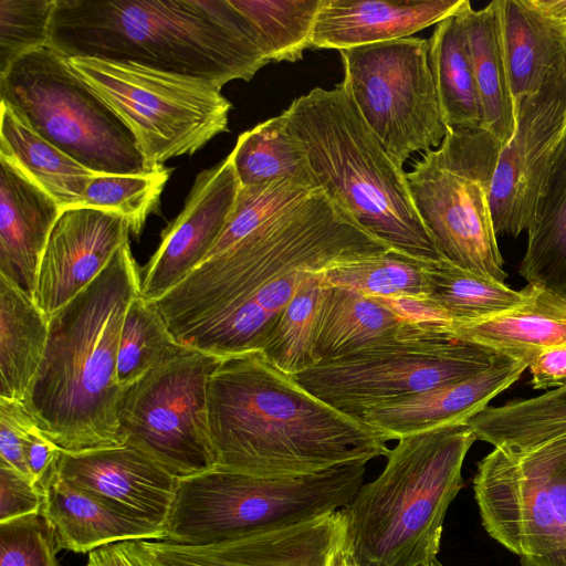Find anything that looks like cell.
Returning a JSON list of instances; mask_svg holds the SVG:
<instances>
[{
	"mask_svg": "<svg viewBox=\"0 0 566 566\" xmlns=\"http://www.w3.org/2000/svg\"><path fill=\"white\" fill-rule=\"evenodd\" d=\"M473 492L485 532L522 566H566V439L494 448L476 465Z\"/></svg>",
	"mask_w": 566,
	"mask_h": 566,
	"instance_id": "8fae6325",
	"label": "cell"
},
{
	"mask_svg": "<svg viewBox=\"0 0 566 566\" xmlns=\"http://www.w3.org/2000/svg\"><path fill=\"white\" fill-rule=\"evenodd\" d=\"M566 70L516 109V128L502 146L493 175L491 211L496 235L518 237L532 226L564 135Z\"/></svg>",
	"mask_w": 566,
	"mask_h": 566,
	"instance_id": "9a60e30c",
	"label": "cell"
},
{
	"mask_svg": "<svg viewBox=\"0 0 566 566\" xmlns=\"http://www.w3.org/2000/svg\"><path fill=\"white\" fill-rule=\"evenodd\" d=\"M533 389H558L566 387V346L547 349L530 364Z\"/></svg>",
	"mask_w": 566,
	"mask_h": 566,
	"instance_id": "f6af8a7d",
	"label": "cell"
},
{
	"mask_svg": "<svg viewBox=\"0 0 566 566\" xmlns=\"http://www.w3.org/2000/svg\"><path fill=\"white\" fill-rule=\"evenodd\" d=\"M325 192L364 229L408 256L446 258L420 219L406 172L389 156L342 85L313 88L284 111Z\"/></svg>",
	"mask_w": 566,
	"mask_h": 566,
	"instance_id": "5b68a950",
	"label": "cell"
},
{
	"mask_svg": "<svg viewBox=\"0 0 566 566\" xmlns=\"http://www.w3.org/2000/svg\"><path fill=\"white\" fill-rule=\"evenodd\" d=\"M390 251L322 187L283 177L240 187L205 261L154 303L186 346L219 357L261 350L308 274Z\"/></svg>",
	"mask_w": 566,
	"mask_h": 566,
	"instance_id": "6da1fadb",
	"label": "cell"
},
{
	"mask_svg": "<svg viewBox=\"0 0 566 566\" xmlns=\"http://www.w3.org/2000/svg\"><path fill=\"white\" fill-rule=\"evenodd\" d=\"M431 294L429 300L453 321L485 318L525 302L530 287L521 291L505 283L480 276L449 259L427 264Z\"/></svg>",
	"mask_w": 566,
	"mask_h": 566,
	"instance_id": "836d02e7",
	"label": "cell"
},
{
	"mask_svg": "<svg viewBox=\"0 0 566 566\" xmlns=\"http://www.w3.org/2000/svg\"><path fill=\"white\" fill-rule=\"evenodd\" d=\"M43 491L28 476L0 463V523L41 512Z\"/></svg>",
	"mask_w": 566,
	"mask_h": 566,
	"instance_id": "7bdbcfd3",
	"label": "cell"
},
{
	"mask_svg": "<svg viewBox=\"0 0 566 566\" xmlns=\"http://www.w3.org/2000/svg\"><path fill=\"white\" fill-rule=\"evenodd\" d=\"M344 524L342 509L283 528L208 545L137 542L148 566H325Z\"/></svg>",
	"mask_w": 566,
	"mask_h": 566,
	"instance_id": "e0dca14e",
	"label": "cell"
},
{
	"mask_svg": "<svg viewBox=\"0 0 566 566\" xmlns=\"http://www.w3.org/2000/svg\"><path fill=\"white\" fill-rule=\"evenodd\" d=\"M461 9L436 24L429 40L430 66L442 120L449 130L483 128Z\"/></svg>",
	"mask_w": 566,
	"mask_h": 566,
	"instance_id": "f546056e",
	"label": "cell"
},
{
	"mask_svg": "<svg viewBox=\"0 0 566 566\" xmlns=\"http://www.w3.org/2000/svg\"><path fill=\"white\" fill-rule=\"evenodd\" d=\"M501 143L486 129H451L406 172L413 206L440 251L457 265L504 283L491 211Z\"/></svg>",
	"mask_w": 566,
	"mask_h": 566,
	"instance_id": "9c48e42d",
	"label": "cell"
},
{
	"mask_svg": "<svg viewBox=\"0 0 566 566\" xmlns=\"http://www.w3.org/2000/svg\"><path fill=\"white\" fill-rule=\"evenodd\" d=\"M499 355L464 342L401 338L319 361L294 377L313 396L359 420L376 407L469 378Z\"/></svg>",
	"mask_w": 566,
	"mask_h": 566,
	"instance_id": "4fadbf2b",
	"label": "cell"
},
{
	"mask_svg": "<svg viewBox=\"0 0 566 566\" xmlns=\"http://www.w3.org/2000/svg\"><path fill=\"white\" fill-rule=\"evenodd\" d=\"M397 441L382 472L343 507L360 566H422L437 558L444 517L463 486V462L476 437L458 423Z\"/></svg>",
	"mask_w": 566,
	"mask_h": 566,
	"instance_id": "8992f818",
	"label": "cell"
},
{
	"mask_svg": "<svg viewBox=\"0 0 566 566\" xmlns=\"http://www.w3.org/2000/svg\"><path fill=\"white\" fill-rule=\"evenodd\" d=\"M128 222L116 213L75 207L63 210L39 266L33 300L50 317L91 284L128 241Z\"/></svg>",
	"mask_w": 566,
	"mask_h": 566,
	"instance_id": "ac0fdd59",
	"label": "cell"
},
{
	"mask_svg": "<svg viewBox=\"0 0 566 566\" xmlns=\"http://www.w3.org/2000/svg\"><path fill=\"white\" fill-rule=\"evenodd\" d=\"M138 294L140 275L127 241L49 317L46 349L25 406L62 451L123 444L118 409L126 388L117 381V356L126 311Z\"/></svg>",
	"mask_w": 566,
	"mask_h": 566,
	"instance_id": "277c9868",
	"label": "cell"
},
{
	"mask_svg": "<svg viewBox=\"0 0 566 566\" xmlns=\"http://www.w3.org/2000/svg\"><path fill=\"white\" fill-rule=\"evenodd\" d=\"M230 154L241 187L283 177L319 187L306 148L291 130L284 112L243 132Z\"/></svg>",
	"mask_w": 566,
	"mask_h": 566,
	"instance_id": "d6a6232c",
	"label": "cell"
},
{
	"mask_svg": "<svg viewBox=\"0 0 566 566\" xmlns=\"http://www.w3.org/2000/svg\"><path fill=\"white\" fill-rule=\"evenodd\" d=\"M340 83L396 164L437 149L449 129L438 101L429 41L408 36L339 51Z\"/></svg>",
	"mask_w": 566,
	"mask_h": 566,
	"instance_id": "7c38bea8",
	"label": "cell"
},
{
	"mask_svg": "<svg viewBox=\"0 0 566 566\" xmlns=\"http://www.w3.org/2000/svg\"><path fill=\"white\" fill-rule=\"evenodd\" d=\"M427 264L390 251L332 268L324 272V281L373 298L427 300L431 294Z\"/></svg>",
	"mask_w": 566,
	"mask_h": 566,
	"instance_id": "d590c367",
	"label": "cell"
},
{
	"mask_svg": "<svg viewBox=\"0 0 566 566\" xmlns=\"http://www.w3.org/2000/svg\"><path fill=\"white\" fill-rule=\"evenodd\" d=\"M325 566H360L349 541L346 516L345 524L328 554Z\"/></svg>",
	"mask_w": 566,
	"mask_h": 566,
	"instance_id": "c3c4849f",
	"label": "cell"
},
{
	"mask_svg": "<svg viewBox=\"0 0 566 566\" xmlns=\"http://www.w3.org/2000/svg\"><path fill=\"white\" fill-rule=\"evenodd\" d=\"M190 348L174 337L155 303L138 294L130 302L122 326L117 381L127 388L147 371Z\"/></svg>",
	"mask_w": 566,
	"mask_h": 566,
	"instance_id": "8d00e7d4",
	"label": "cell"
},
{
	"mask_svg": "<svg viewBox=\"0 0 566 566\" xmlns=\"http://www.w3.org/2000/svg\"><path fill=\"white\" fill-rule=\"evenodd\" d=\"M422 566H443L438 558L431 559L430 562L423 564Z\"/></svg>",
	"mask_w": 566,
	"mask_h": 566,
	"instance_id": "681fc988",
	"label": "cell"
},
{
	"mask_svg": "<svg viewBox=\"0 0 566 566\" xmlns=\"http://www.w3.org/2000/svg\"><path fill=\"white\" fill-rule=\"evenodd\" d=\"M503 41L515 109L566 70V35L525 0H502Z\"/></svg>",
	"mask_w": 566,
	"mask_h": 566,
	"instance_id": "83f0119b",
	"label": "cell"
},
{
	"mask_svg": "<svg viewBox=\"0 0 566 566\" xmlns=\"http://www.w3.org/2000/svg\"><path fill=\"white\" fill-rule=\"evenodd\" d=\"M465 0H322L312 48L346 50L408 38L455 14Z\"/></svg>",
	"mask_w": 566,
	"mask_h": 566,
	"instance_id": "44dd1931",
	"label": "cell"
},
{
	"mask_svg": "<svg viewBox=\"0 0 566 566\" xmlns=\"http://www.w3.org/2000/svg\"><path fill=\"white\" fill-rule=\"evenodd\" d=\"M87 566H148L137 541L105 545L88 554Z\"/></svg>",
	"mask_w": 566,
	"mask_h": 566,
	"instance_id": "bcb514c9",
	"label": "cell"
},
{
	"mask_svg": "<svg viewBox=\"0 0 566 566\" xmlns=\"http://www.w3.org/2000/svg\"><path fill=\"white\" fill-rule=\"evenodd\" d=\"M367 462L313 474L255 476L213 468L179 479L164 541L208 545L283 528L347 506Z\"/></svg>",
	"mask_w": 566,
	"mask_h": 566,
	"instance_id": "52a82bcc",
	"label": "cell"
},
{
	"mask_svg": "<svg viewBox=\"0 0 566 566\" xmlns=\"http://www.w3.org/2000/svg\"><path fill=\"white\" fill-rule=\"evenodd\" d=\"M34 420L35 418L25 403L0 398V463L12 468L30 480L24 459L23 437Z\"/></svg>",
	"mask_w": 566,
	"mask_h": 566,
	"instance_id": "b9f144b4",
	"label": "cell"
},
{
	"mask_svg": "<svg viewBox=\"0 0 566 566\" xmlns=\"http://www.w3.org/2000/svg\"><path fill=\"white\" fill-rule=\"evenodd\" d=\"M0 97L41 137L95 174L151 171L124 120L50 45L0 74Z\"/></svg>",
	"mask_w": 566,
	"mask_h": 566,
	"instance_id": "ba28073f",
	"label": "cell"
},
{
	"mask_svg": "<svg viewBox=\"0 0 566 566\" xmlns=\"http://www.w3.org/2000/svg\"><path fill=\"white\" fill-rule=\"evenodd\" d=\"M527 284L566 297V135L559 142L552 171L520 266Z\"/></svg>",
	"mask_w": 566,
	"mask_h": 566,
	"instance_id": "4dcf8cb0",
	"label": "cell"
},
{
	"mask_svg": "<svg viewBox=\"0 0 566 566\" xmlns=\"http://www.w3.org/2000/svg\"><path fill=\"white\" fill-rule=\"evenodd\" d=\"M70 61L132 130L149 170L229 130L232 104L208 81L130 62Z\"/></svg>",
	"mask_w": 566,
	"mask_h": 566,
	"instance_id": "30bf717a",
	"label": "cell"
},
{
	"mask_svg": "<svg viewBox=\"0 0 566 566\" xmlns=\"http://www.w3.org/2000/svg\"><path fill=\"white\" fill-rule=\"evenodd\" d=\"M528 363L499 355L486 369L365 412L359 420L389 441L467 421L520 379Z\"/></svg>",
	"mask_w": 566,
	"mask_h": 566,
	"instance_id": "ffe728a7",
	"label": "cell"
},
{
	"mask_svg": "<svg viewBox=\"0 0 566 566\" xmlns=\"http://www.w3.org/2000/svg\"><path fill=\"white\" fill-rule=\"evenodd\" d=\"M48 45L69 59L130 62L219 88L270 63L230 0H55Z\"/></svg>",
	"mask_w": 566,
	"mask_h": 566,
	"instance_id": "3957f363",
	"label": "cell"
},
{
	"mask_svg": "<svg viewBox=\"0 0 566 566\" xmlns=\"http://www.w3.org/2000/svg\"><path fill=\"white\" fill-rule=\"evenodd\" d=\"M401 338L443 340L376 298L325 283L314 336L317 363Z\"/></svg>",
	"mask_w": 566,
	"mask_h": 566,
	"instance_id": "d4e9b609",
	"label": "cell"
},
{
	"mask_svg": "<svg viewBox=\"0 0 566 566\" xmlns=\"http://www.w3.org/2000/svg\"><path fill=\"white\" fill-rule=\"evenodd\" d=\"M240 187L231 154L197 175L182 210L163 231L142 271L143 297L160 298L205 261L235 207Z\"/></svg>",
	"mask_w": 566,
	"mask_h": 566,
	"instance_id": "2e32d148",
	"label": "cell"
},
{
	"mask_svg": "<svg viewBox=\"0 0 566 566\" xmlns=\"http://www.w3.org/2000/svg\"><path fill=\"white\" fill-rule=\"evenodd\" d=\"M547 22L566 35V0H525Z\"/></svg>",
	"mask_w": 566,
	"mask_h": 566,
	"instance_id": "7dc6e473",
	"label": "cell"
},
{
	"mask_svg": "<svg viewBox=\"0 0 566 566\" xmlns=\"http://www.w3.org/2000/svg\"><path fill=\"white\" fill-rule=\"evenodd\" d=\"M171 171L163 166L136 175H95L86 187L82 207L122 216L129 231L138 235L147 218L158 211Z\"/></svg>",
	"mask_w": 566,
	"mask_h": 566,
	"instance_id": "f35d334b",
	"label": "cell"
},
{
	"mask_svg": "<svg viewBox=\"0 0 566 566\" xmlns=\"http://www.w3.org/2000/svg\"><path fill=\"white\" fill-rule=\"evenodd\" d=\"M0 157L14 164L50 195L62 211L82 207L90 180L98 174L45 140L1 103Z\"/></svg>",
	"mask_w": 566,
	"mask_h": 566,
	"instance_id": "f1b7e54d",
	"label": "cell"
},
{
	"mask_svg": "<svg viewBox=\"0 0 566 566\" xmlns=\"http://www.w3.org/2000/svg\"><path fill=\"white\" fill-rule=\"evenodd\" d=\"M483 113V128L502 146L516 128V109L512 95L503 41L502 0L474 10L465 0L460 11Z\"/></svg>",
	"mask_w": 566,
	"mask_h": 566,
	"instance_id": "484cf974",
	"label": "cell"
},
{
	"mask_svg": "<svg viewBox=\"0 0 566 566\" xmlns=\"http://www.w3.org/2000/svg\"><path fill=\"white\" fill-rule=\"evenodd\" d=\"M23 450L29 475L32 482L42 490L62 450L41 431L36 420L25 430Z\"/></svg>",
	"mask_w": 566,
	"mask_h": 566,
	"instance_id": "ee69618b",
	"label": "cell"
},
{
	"mask_svg": "<svg viewBox=\"0 0 566 566\" xmlns=\"http://www.w3.org/2000/svg\"><path fill=\"white\" fill-rule=\"evenodd\" d=\"M55 0H0V74L49 42Z\"/></svg>",
	"mask_w": 566,
	"mask_h": 566,
	"instance_id": "ab89813d",
	"label": "cell"
},
{
	"mask_svg": "<svg viewBox=\"0 0 566 566\" xmlns=\"http://www.w3.org/2000/svg\"><path fill=\"white\" fill-rule=\"evenodd\" d=\"M57 202L10 160L0 157V275L33 295Z\"/></svg>",
	"mask_w": 566,
	"mask_h": 566,
	"instance_id": "603a6c76",
	"label": "cell"
},
{
	"mask_svg": "<svg viewBox=\"0 0 566 566\" xmlns=\"http://www.w3.org/2000/svg\"><path fill=\"white\" fill-rule=\"evenodd\" d=\"M564 135H566V117H565ZM564 135H563V136H564Z\"/></svg>",
	"mask_w": 566,
	"mask_h": 566,
	"instance_id": "f907efd6",
	"label": "cell"
},
{
	"mask_svg": "<svg viewBox=\"0 0 566 566\" xmlns=\"http://www.w3.org/2000/svg\"><path fill=\"white\" fill-rule=\"evenodd\" d=\"M467 424L494 448L526 450L566 439V387L537 397L488 406Z\"/></svg>",
	"mask_w": 566,
	"mask_h": 566,
	"instance_id": "1f68e13d",
	"label": "cell"
},
{
	"mask_svg": "<svg viewBox=\"0 0 566 566\" xmlns=\"http://www.w3.org/2000/svg\"><path fill=\"white\" fill-rule=\"evenodd\" d=\"M216 467L255 476L313 474L389 452L382 433L347 416L260 350L222 357L208 381Z\"/></svg>",
	"mask_w": 566,
	"mask_h": 566,
	"instance_id": "7a4b0ae2",
	"label": "cell"
},
{
	"mask_svg": "<svg viewBox=\"0 0 566 566\" xmlns=\"http://www.w3.org/2000/svg\"><path fill=\"white\" fill-rule=\"evenodd\" d=\"M54 469L75 486L166 526L179 479L137 447L61 451Z\"/></svg>",
	"mask_w": 566,
	"mask_h": 566,
	"instance_id": "d6986e66",
	"label": "cell"
},
{
	"mask_svg": "<svg viewBox=\"0 0 566 566\" xmlns=\"http://www.w3.org/2000/svg\"><path fill=\"white\" fill-rule=\"evenodd\" d=\"M49 338V316L19 284L0 275V398L27 402Z\"/></svg>",
	"mask_w": 566,
	"mask_h": 566,
	"instance_id": "4316f807",
	"label": "cell"
},
{
	"mask_svg": "<svg viewBox=\"0 0 566 566\" xmlns=\"http://www.w3.org/2000/svg\"><path fill=\"white\" fill-rule=\"evenodd\" d=\"M324 290V272L308 274L276 317L260 350L272 365L291 376L317 364L314 336Z\"/></svg>",
	"mask_w": 566,
	"mask_h": 566,
	"instance_id": "e575fe53",
	"label": "cell"
},
{
	"mask_svg": "<svg viewBox=\"0 0 566 566\" xmlns=\"http://www.w3.org/2000/svg\"><path fill=\"white\" fill-rule=\"evenodd\" d=\"M258 34L270 62H297L312 48L322 0H230Z\"/></svg>",
	"mask_w": 566,
	"mask_h": 566,
	"instance_id": "74e56055",
	"label": "cell"
},
{
	"mask_svg": "<svg viewBox=\"0 0 566 566\" xmlns=\"http://www.w3.org/2000/svg\"><path fill=\"white\" fill-rule=\"evenodd\" d=\"M525 302L472 321H454L453 340L480 345L528 364L541 353L566 346V297L527 284Z\"/></svg>",
	"mask_w": 566,
	"mask_h": 566,
	"instance_id": "cb8c5ba5",
	"label": "cell"
},
{
	"mask_svg": "<svg viewBox=\"0 0 566 566\" xmlns=\"http://www.w3.org/2000/svg\"><path fill=\"white\" fill-rule=\"evenodd\" d=\"M57 552L42 512L0 523V566H59Z\"/></svg>",
	"mask_w": 566,
	"mask_h": 566,
	"instance_id": "60d3db41",
	"label": "cell"
},
{
	"mask_svg": "<svg viewBox=\"0 0 566 566\" xmlns=\"http://www.w3.org/2000/svg\"><path fill=\"white\" fill-rule=\"evenodd\" d=\"M220 360L190 348L129 385L118 409L123 444L143 450L177 479L213 469L208 381Z\"/></svg>",
	"mask_w": 566,
	"mask_h": 566,
	"instance_id": "5bb4252c",
	"label": "cell"
},
{
	"mask_svg": "<svg viewBox=\"0 0 566 566\" xmlns=\"http://www.w3.org/2000/svg\"><path fill=\"white\" fill-rule=\"evenodd\" d=\"M55 468V467H54ZM42 514L57 551L91 553L126 541H164L166 526L127 512L66 481L53 469L43 485Z\"/></svg>",
	"mask_w": 566,
	"mask_h": 566,
	"instance_id": "7402d4cb",
	"label": "cell"
}]
</instances>
